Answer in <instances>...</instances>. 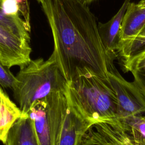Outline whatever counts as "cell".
Here are the masks:
<instances>
[{
  "mask_svg": "<svg viewBox=\"0 0 145 145\" xmlns=\"http://www.w3.org/2000/svg\"><path fill=\"white\" fill-rule=\"evenodd\" d=\"M54 40V56L66 81L91 74L109 80L116 56L105 48L98 23L78 0H44L41 3Z\"/></svg>",
  "mask_w": 145,
  "mask_h": 145,
  "instance_id": "obj_1",
  "label": "cell"
},
{
  "mask_svg": "<svg viewBox=\"0 0 145 145\" xmlns=\"http://www.w3.org/2000/svg\"><path fill=\"white\" fill-rule=\"evenodd\" d=\"M65 95L69 108L92 125L116 118L117 99L109 80L82 75L67 82Z\"/></svg>",
  "mask_w": 145,
  "mask_h": 145,
  "instance_id": "obj_2",
  "label": "cell"
},
{
  "mask_svg": "<svg viewBox=\"0 0 145 145\" xmlns=\"http://www.w3.org/2000/svg\"><path fill=\"white\" fill-rule=\"evenodd\" d=\"M15 77L12 89L14 97L26 116H28V112L34 101L52 93H65L67 84L52 54L47 60L41 58L31 59Z\"/></svg>",
  "mask_w": 145,
  "mask_h": 145,
  "instance_id": "obj_3",
  "label": "cell"
},
{
  "mask_svg": "<svg viewBox=\"0 0 145 145\" xmlns=\"http://www.w3.org/2000/svg\"><path fill=\"white\" fill-rule=\"evenodd\" d=\"M69 106L63 92L37 100L28 112L40 145H59Z\"/></svg>",
  "mask_w": 145,
  "mask_h": 145,
  "instance_id": "obj_4",
  "label": "cell"
},
{
  "mask_svg": "<svg viewBox=\"0 0 145 145\" xmlns=\"http://www.w3.org/2000/svg\"><path fill=\"white\" fill-rule=\"evenodd\" d=\"M79 145H145L133 138L117 118L92 125L83 135Z\"/></svg>",
  "mask_w": 145,
  "mask_h": 145,
  "instance_id": "obj_5",
  "label": "cell"
},
{
  "mask_svg": "<svg viewBox=\"0 0 145 145\" xmlns=\"http://www.w3.org/2000/svg\"><path fill=\"white\" fill-rule=\"evenodd\" d=\"M108 78L117 99V119L145 114V101L133 82L123 78L116 67L109 71Z\"/></svg>",
  "mask_w": 145,
  "mask_h": 145,
  "instance_id": "obj_6",
  "label": "cell"
},
{
  "mask_svg": "<svg viewBox=\"0 0 145 145\" xmlns=\"http://www.w3.org/2000/svg\"><path fill=\"white\" fill-rule=\"evenodd\" d=\"M30 42L0 24V61L6 66L23 68L31 62Z\"/></svg>",
  "mask_w": 145,
  "mask_h": 145,
  "instance_id": "obj_7",
  "label": "cell"
},
{
  "mask_svg": "<svg viewBox=\"0 0 145 145\" xmlns=\"http://www.w3.org/2000/svg\"><path fill=\"white\" fill-rule=\"evenodd\" d=\"M144 26L145 8H142L134 2H130L121 23L117 53L133 41Z\"/></svg>",
  "mask_w": 145,
  "mask_h": 145,
  "instance_id": "obj_8",
  "label": "cell"
},
{
  "mask_svg": "<svg viewBox=\"0 0 145 145\" xmlns=\"http://www.w3.org/2000/svg\"><path fill=\"white\" fill-rule=\"evenodd\" d=\"M130 0H125L121 7L110 20L105 23H98V29L105 49L112 54L118 57L117 50L121 23Z\"/></svg>",
  "mask_w": 145,
  "mask_h": 145,
  "instance_id": "obj_9",
  "label": "cell"
},
{
  "mask_svg": "<svg viewBox=\"0 0 145 145\" xmlns=\"http://www.w3.org/2000/svg\"><path fill=\"white\" fill-rule=\"evenodd\" d=\"M24 116L19 107L11 100L0 86V141L6 144L8 133L14 124Z\"/></svg>",
  "mask_w": 145,
  "mask_h": 145,
  "instance_id": "obj_10",
  "label": "cell"
},
{
  "mask_svg": "<svg viewBox=\"0 0 145 145\" xmlns=\"http://www.w3.org/2000/svg\"><path fill=\"white\" fill-rule=\"evenodd\" d=\"M92 125L80 118L69 107L59 145H79L83 135Z\"/></svg>",
  "mask_w": 145,
  "mask_h": 145,
  "instance_id": "obj_11",
  "label": "cell"
},
{
  "mask_svg": "<svg viewBox=\"0 0 145 145\" xmlns=\"http://www.w3.org/2000/svg\"><path fill=\"white\" fill-rule=\"evenodd\" d=\"M7 145H40L32 120L22 117L11 128L6 143Z\"/></svg>",
  "mask_w": 145,
  "mask_h": 145,
  "instance_id": "obj_12",
  "label": "cell"
},
{
  "mask_svg": "<svg viewBox=\"0 0 145 145\" xmlns=\"http://www.w3.org/2000/svg\"><path fill=\"white\" fill-rule=\"evenodd\" d=\"M0 24L18 37L30 42L31 25L23 19L7 15L0 9Z\"/></svg>",
  "mask_w": 145,
  "mask_h": 145,
  "instance_id": "obj_13",
  "label": "cell"
},
{
  "mask_svg": "<svg viewBox=\"0 0 145 145\" xmlns=\"http://www.w3.org/2000/svg\"><path fill=\"white\" fill-rule=\"evenodd\" d=\"M0 9L7 15L23 19L30 25L28 0H0Z\"/></svg>",
  "mask_w": 145,
  "mask_h": 145,
  "instance_id": "obj_14",
  "label": "cell"
},
{
  "mask_svg": "<svg viewBox=\"0 0 145 145\" xmlns=\"http://www.w3.org/2000/svg\"><path fill=\"white\" fill-rule=\"evenodd\" d=\"M145 49V26L138 36L126 46L118 51L117 56L121 58L123 67L138 56Z\"/></svg>",
  "mask_w": 145,
  "mask_h": 145,
  "instance_id": "obj_15",
  "label": "cell"
},
{
  "mask_svg": "<svg viewBox=\"0 0 145 145\" xmlns=\"http://www.w3.org/2000/svg\"><path fill=\"white\" fill-rule=\"evenodd\" d=\"M125 70L133 74L132 82L145 101V55L132 61Z\"/></svg>",
  "mask_w": 145,
  "mask_h": 145,
  "instance_id": "obj_16",
  "label": "cell"
},
{
  "mask_svg": "<svg viewBox=\"0 0 145 145\" xmlns=\"http://www.w3.org/2000/svg\"><path fill=\"white\" fill-rule=\"evenodd\" d=\"M16 81V77L10 71V68L0 61V86L3 88L12 89Z\"/></svg>",
  "mask_w": 145,
  "mask_h": 145,
  "instance_id": "obj_17",
  "label": "cell"
},
{
  "mask_svg": "<svg viewBox=\"0 0 145 145\" xmlns=\"http://www.w3.org/2000/svg\"><path fill=\"white\" fill-rule=\"evenodd\" d=\"M137 4L139 7L142 8H145V0H140Z\"/></svg>",
  "mask_w": 145,
  "mask_h": 145,
  "instance_id": "obj_18",
  "label": "cell"
},
{
  "mask_svg": "<svg viewBox=\"0 0 145 145\" xmlns=\"http://www.w3.org/2000/svg\"><path fill=\"white\" fill-rule=\"evenodd\" d=\"M144 55H145V49H144V50H143V51H142V52H141V53H140L138 56H137V57H135V58L133 61H131L129 64H130L132 61H134V60H135V59H137V58H139V57H142V56H144ZM129 64H128V65H129ZM127 66H126L124 67V69H125Z\"/></svg>",
  "mask_w": 145,
  "mask_h": 145,
  "instance_id": "obj_19",
  "label": "cell"
},
{
  "mask_svg": "<svg viewBox=\"0 0 145 145\" xmlns=\"http://www.w3.org/2000/svg\"><path fill=\"white\" fill-rule=\"evenodd\" d=\"M80 3H83V4H84V5H87L91 2H92V1H95V0H78Z\"/></svg>",
  "mask_w": 145,
  "mask_h": 145,
  "instance_id": "obj_20",
  "label": "cell"
},
{
  "mask_svg": "<svg viewBox=\"0 0 145 145\" xmlns=\"http://www.w3.org/2000/svg\"><path fill=\"white\" fill-rule=\"evenodd\" d=\"M38 2H39V3H42V2H43V1H44V0H36Z\"/></svg>",
  "mask_w": 145,
  "mask_h": 145,
  "instance_id": "obj_21",
  "label": "cell"
},
{
  "mask_svg": "<svg viewBox=\"0 0 145 145\" xmlns=\"http://www.w3.org/2000/svg\"><path fill=\"white\" fill-rule=\"evenodd\" d=\"M143 116H144V117L145 118V114H144V115H143Z\"/></svg>",
  "mask_w": 145,
  "mask_h": 145,
  "instance_id": "obj_22",
  "label": "cell"
},
{
  "mask_svg": "<svg viewBox=\"0 0 145 145\" xmlns=\"http://www.w3.org/2000/svg\"><path fill=\"white\" fill-rule=\"evenodd\" d=\"M5 145H7V144H5Z\"/></svg>",
  "mask_w": 145,
  "mask_h": 145,
  "instance_id": "obj_23",
  "label": "cell"
}]
</instances>
